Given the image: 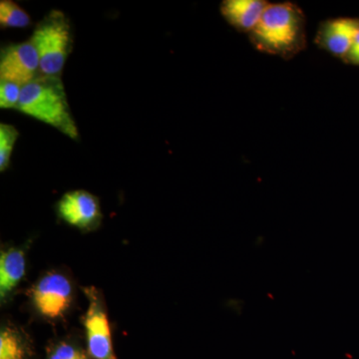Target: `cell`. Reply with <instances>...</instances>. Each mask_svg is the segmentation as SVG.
I'll return each mask as SVG.
<instances>
[{"instance_id":"cell-1","label":"cell","mask_w":359,"mask_h":359,"mask_svg":"<svg viewBox=\"0 0 359 359\" xmlns=\"http://www.w3.org/2000/svg\"><path fill=\"white\" fill-rule=\"evenodd\" d=\"M249 39L257 50L290 60L306 48V16L292 2L269 4Z\"/></svg>"},{"instance_id":"cell-2","label":"cell","mask_w":359,"mask_h":359,"mask_svg":"<svg viewBox=\"0 0 359 359\" xmlns=\"http://www.w3.org/2000/svg\"><path fill=\"white\" fill-rule=\"evenodd\" d=\"M18 110L77 140V125L71 114L60 76L40 75L21 90Z\"/></svg>"},{"instance_id":"cell-3","label":"cell","mask_w":359,"mask_h":359,"mask_svg":"<svg viewBox=\"0 0 359 359\" xmlns=\"http://www.w3.org/2000/svg\"><path fill=\"white\" fill-rule=\"evenodd\" d=\"M30 40L39 52L41 74L60 76L73 44L67 16L60 11H50L36 25Z\"/></svg>"},{"instance_id":"cell-4","label":"cell","mask_w":359,"mask_h":359,"mask_svg":"<svg viewBox=\"0 0 359 359\" xmlns=\"http://www.w3.org/2000/svg\"><path fill=\"white\" fill-rule=\"evenodd\" d=\"M88 308L84 314L87 351L93 359H116L105 302L95 287H85Z\"/></svg>"},{"instance_id":"cell-5","label":"cell","mask_w":359,"mask_h":359,"mask_svg":"<svg viewBox=\"0 0 359 359\" xmlns=\"http://www.w3.org/2000/svg\"><path fill=\"white\" fill-rule=\"evenodd\" d=\"M29 294L33 306L40 316L57 320L67 313L72 304V283L63 273L53 271L39 278Z\"/></svg>"},{"instance_id":"cell-6","label":"cell","mask_w":359,"mask_h":359,"mask_svg":"<svg viewBox=\"0 0 359 359\" xmlns=\"http://www.w3.org/2000/svg\"><path fill=\"white\" fill-rule=\"evenodd\" d=\"M40 70L39 52L32 40L9 44L0 54V80L23 87L33 81Z\"/></svg>"},{"instance_id":"cell-7","label":"cell","mask_w":359,"mask_h":359,"mask_svg":"<svg viewBox=\"0 0 359 359\" xmlns=\"http://www.w3.org/2000/svg\"><path fill=\"white\" fill-rule=\"evenodd\" d=\"M60 219L82 231L96 230L102 221L100 203L87 191H71L56 205Z\"/></svg>"},{"instance_id":"cell-8","label":"cell","mask_w":359,"mask_h":359,"mask_svg":"<svg viewBox=\"0 0 359 359\" xmlns=\"http://www.w3.org/2000/svg\"><path fill=\"white\" fill-rule=\"evenodd\" d=\"M358 30V18H339L325 20L318 26L314 42L323 50L344 60Z\"/></svg>"},{"instance_id":"cell-9","label":"cell","mask_w":359,"mask_h":359,"mask_svg":"<svg viewBox=\"0 0 359 359\" xmlns=\"http://www.w3.org/2000/svg\"><path fill=\"white\" fill-rule=\"evenodd\" d=\"M269 4L264 0H224L221 4V13L238 32L250 34L259 25Z\"/></svg>"},{"instance_id":"cell-10","label":"cell","mask_w":359,"mask_h":359,"mask_svg":"<svg viewBox=\"0 0 359 359\" xmlns=\"http://www.w3.org/2000/svg\"><path fill=\"white\" fill-rule=\"evenodd\" d=\"M26 271L25 250L20 248H9L0 255V299L6 302L11 297Z\"/></svg>"},{"instance_id":"cell-11","label":"cell","mask_w":359,"mask_h":359,"mask_svg":"<svg viewBox=\"0 0 359 359\" xmlns=\"http://www.w3.org/2000/svg\"><path fill=\"white\" fill-rule=\"evenodd\" d=\"M29 346L25 334L6 325L0 332V359H28Z\"/></svg>"},{"instance_id":"cell-12","label":"cell","mask_w":359,"mask_h":359,"mask_svg":"<svg viewBox=\"0 0 359 359\" xmlns=\"http://www.w3.org/2000/svg\"><path fill=\"white\" fill-rule=\"evenodd\" d=\"M32 25V18L25 9L11 0L0 1V25L2 28H25Z\"/></svg>"},{"instance_id":"cell-13","label":"cell","mask_w":359,"mask_h":359,"mask_svg":"<svg viewBox=\"0 0 359 359\" xmlns=\"http://www.w3.org/2000/svg\"><path fill=\"white\" fill-rule=\"evenodd\" d=\"M20 137V132L13 125L0 124V171L4 172L11 165L14 146Z\"/></svg>"},{"instance_id":"cell-14","label":"cell","mask_w":359,"mask_h":359,"mask_svg":"<svg viewBox=\"0 0 359 359\" xmlns=\"http://www.w3.org/2000/svg\"><path fill=\"white\" fill-rule=\"evenodd\" d=\"M22 87L13 82L0 81V107L18 109Z\"/></svg>"},{"instance_id":"cell-15","label":"cell","mask_w":359,"mask_h":359,"mask_svg":"<svg viewBox=\"0 0 359 359\" xmlns=\"http://www.w3.org/2000/svg\"><path fill=\"white\" fill-rule=\"evenodd\" d=\"M47 359H88L85 351L69 342H59L52 347Z\"/></svg>"},{"instance_id":"cell-16","label":"cell","mask_w":359,"mask_h":359,"mask_svg":"<svg viewBox=\"0 0 359 359\" xmlns=\"http://www.w3.org/2000/svg\"><path fill=\"white\" fill-rule=\"evenodd\" d=\"M344 61L348 63V65L359 66V30L356 33L355 37H354L351 50H349Z\"/></svg>"}]
</instances>
